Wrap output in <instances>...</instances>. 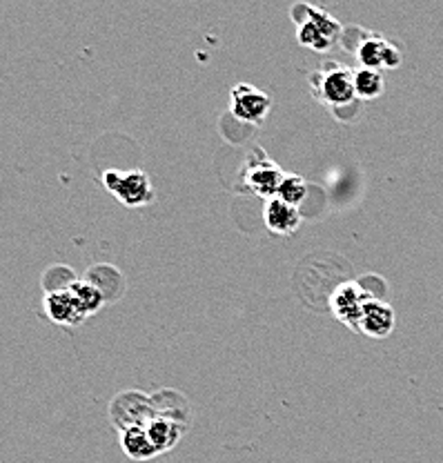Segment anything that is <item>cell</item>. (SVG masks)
<instances>
[{
	"label": "cell",
	"instance_id": "cell-3",
	"mask_svg": "<svg viewBox=\"0 0 443 463\" xmlns=\"http://www.w3.org/2000/svg\"><path fill=\"white\" fill-rule=\"evenodd\" d=\"M315 87L319 99L330 108H341V105L353 103L354 94V70L344 65L330 62L319 74L315 76Z\"/></svg>",
	"mask_w": 443,
	"mask_h": 463
},
{
	"label": "cell",
	"instance_id": "cell-4",
	"mask_svg": "<svg viewBox=\"0 0 443 463\" xmlns=\"http://www.w3.org/2000/svg\"><path fill=\"white\" fill-rule=\"evenodd\" d=\"M230 109L243 123L259 125L268 118L269 109H272V99L259 87L239 83L230 91Z\"/></svg>",
	"mask_w": 443,
	"mask_h": 463
},
{
	"label": "cell",
	"instance_id": "cell-11",
	"mask_svg": "<svg viewBox=\"0 0 443 463\" xmlns=\"http://www.w3.org/2000/svg\"><path fill=\"white\" fill-rule=\"evenodd\" d=\"M283 178H286V174L278 170L277 165H269V163H266V165L254 167V170L248 174V178H245V183H248L259 196L274 199V196L278 194V187H281Z\"/></svg>",
	"mask_w": 443,
	"mask_h": 463
},
{
	"label": "cell",
	"instance_id": "cell-6",
	"mask_svg": "<svg viewBox=\"0 0 443 463\" xmlns=\"http://www.w3.org/2000/svg\"><path fill=\"white\" fill-rule=\"evenodd\" d=\"M356 58H359L361 67L377 71L394 70V67L401 65V52L382 36L365 38L356 50Z\"/></svg>",
	"mask_w": 443,
	"mask_h": 463
},
{
	"label": "cell",
	"instance_id": "cell-5",
	"mask_svg": "<svg viewBox=\"0 0 443 463\" xmlns=\"http://www.w3.org/2000/svg\"><path fill=\"white\" fill-rule=\"evenodd\" d=\"M368 298H372V294L365 292L359 283H344L332 292L330 297V307L335 312V317L339 318L344 326L359 330L361 315H363V306L368 303Z\"/></svg>",
	"mask_w": 443,
	"mask_h": 463
},
{
	"label": "cell",
	"instance_id": "cell-9",
	"mask_svg": "<svg viewBox=\"0 0 443 463\" xmlns=\"http://www.w3.org/2000/svg\"><path fill=\"white\" fill-rule=\"evenodd\" d=\"M263 221H266V228L269 232H274V234L290 236L295 234L298 225H301V212H298V207L274 196V199H268L266 203Z\"/></svg>",
	"mask_w": 443,
	"mask_h": 463
},
{
	"label": "cell",
	"instance_id": "cell-13",
	"mask_svg": "<svg viewBox=\"0 0 443 463\" xmlns=\"http://www.w3.org/2000/svg\"><path fill=\"white\" fill-rule=\"evenodd\" d=\"M385 90L383 71L368 70V67H359L354 70V94L361 100L379 99Z\"/></svg>",
	"mask_w": 443,
	"mask_h": 463
},
{
	"label": "cell",
	"instance_id": "cell-1",
	"mask_svg": "<svg viewBox=\"0 0 443 463\" xmlns=\"http://www.w3.org/2000/svg\"><path fill=\"white\" fill-rule=\"evenodd\" d=\"M103 183L118 203L125 207H143L154 201V187L146 172L141 170H108L103 174Z\"/></svg>",
	"mask_w": 443,
	"mask_h": 463
},
{
	"label": "cell",
	"instance_id": "cell-2",
	"mask_svg": "<svg viewBox=\"0 0 443 463\" xmlns=\"http://www.w3.org/2000/svg\"><path fill=\"white\" fill-rule=\"evenodd\" d=\"M297 21L298 43L315 52L330 50L341 33V25L336 18H332L324 9L310 7V5H306V18H297Z\"/></svg>",
	"mask_w": 443,
	"mask_h": 463
},
{
	"label": "cell",
	"instance_id": "cell-15",
	"mask_svg": "<svg viewBox=\"0 0 443 463\" xmlns=\"http://www.w3.org/2000/svg\"><path fill=\"white\" fill-rule=\"evenodd\" d=\"M306 196H307V187H306V183H303V178L301 176H286L283 178L281 187H278L277 199H281V201L290 203V205L298 207Z\"/></svg>",
	"mask_w": 443,
	"mask_h": 463
},
{
	"label": "cell",
	"instance_id": "cell-14",
	"mask_svg": "<svg viewBox=\"0 0 443 463\" xmlns=\"http://www.w3.org/2000/svg\"><path fill=\"white\" fill-rule=\"evenodd\" d=\"M70 289L88 317L94 315V312H99V307L103 306V294H100V289L96 288L94 283H88V281L71 283Z\"/></svg>",
	"mask_w": 443,
	"mask_h": 463
},
{
	"label": "cell",
	"instance_id": "cell-7",
	"mask_svg": "<svg viewBox=\"0 0 443 463\" xmlns=\"http://www.w3.org/2000/svg\"><path fill=\"white\" fill-rule=\"evenodd\" d=\"M394 323H397V317H394L392 307L372 297L363 306L359 332H363L365 336H372V339H385L394 330Z\"/></svg>",
	"mask_w": 443,
	"mask_h": 463
},
{
	"label": "cell",
	"instance_id": "cell-10",
	"mask_svg": "<svg viewBox=\"0 0 443 463\" xmlns=\"http://www.w3.org/2000/svg\"><path fill=\"white\" fill-rule=\"evenodd\" d=\"M120 448L134 461H149L158 457V450L154 448L146 426H138V423H129L120 430Z\"/></svg>",
	"mask_w": 443,
	"mask_h": 463
},
{
	"label": "cell",
	"instance_id": "cell-8",
	"mask_svg": "<svg viewBox=\"0 0 443 463\" xmlns=\"http://www.w3.org/2000/svg\"><path fill=\"white\" fill-rule=\"evenodd\" d=\"M45 312L59 326H80L88 318L71 289H56L45 297Z\"/></svg>",
	"mask_w": 443,
	"mask_h": 463
},
{
	"label": "cell",
	"instance_id": "cell-12",
	"mask_svg": "<svg viewBox=\"0 0 443 463\" xmlns=\"http://www.w3.org/2000/svg\"><path fill=\"white\" fill-rule=\"evenodd\" d=\"M146 430L149 434V439H152L154 448L158 450V455H163V452L172 450V448L176 446L178 439H181V426L174 421V419L170 417H156L152 419V421L147 423Z\"/></svg>",
	"mask_w": 443,
	"mask_h": 463
}]
</instances>
